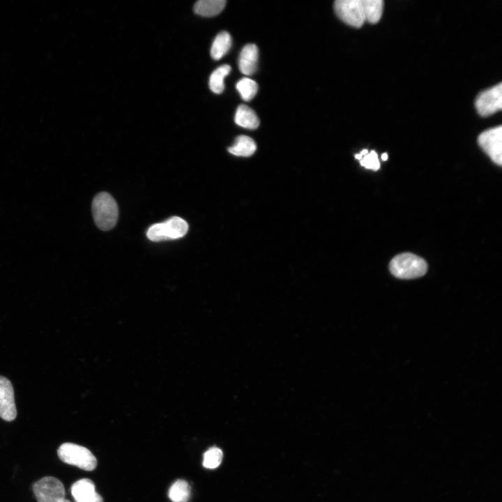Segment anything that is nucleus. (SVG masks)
Returning a JSON list of instances; mask_svg holds the SVG:
<instances>
[{
	"label": "nucleus",
	"instance_id": "nucleus-1",
	"mask_svg": "<svg viewBox=\"0 0 502 502\" xmlns=\"http://www.w3.org/2000/svg\"><path fill=\"white\" fill-rule=\"evenodd\" d=\"M92 214L96 226L102 231L112 229L119 217V209L115 199L109 193L97 194L92 202Z\"/></svg>",
	"mask_w": 502,
	"mask_h": 502
},
{
	"label": "nucleus",
	"instance_id": "nucleus-2",
	"mask_svg": "<svg viewBox=\"0 0 502 502\" xmlns=\"http://www.w3.org/2000/svg\"><path fill=\"white\" fill-rule=\"evenodd\" d=\"M427 262L420 257L404 252L395 256L389 264L390 273L400 279H413L423 276L427 271Z\"/></svg>",
	"mask_w": 502,
	"mask_h": 502
},
{
	"label": "nucleus",
	"instance_id": "nucleus-3",
	"mask_svg": "<svg viewBox=\"0 0 502 502\" xmlns=\"http://www.w3.org/2000/svg\"><path fill=\"white\" fill-rule=\"evenodd\" d=\"M59 459L70 465L85 471H93L97 466V460L86 448L73 443H64L57 450Z\"/></svg>",
	"mask_w": 502,
	"mask_h": 502
},
{
	"label": "nucleus",
	"instance_id": "nucleus-4",
	"mask_svg": "<svg viewBox=\"0 0 502 502\" xmlns=\"http://www.w3.org/2000/svg\"><path fill=\"white\" fill-rule=\"evenodd\" d=\"M188 230V223L181 218L174 216L163 222L151 225L146 236L149 240L159 242L182 238Z\"/></svg>",
	"mask_w": 502,
	"mask_h": 502
},
{
	"label": "nucleus",
	"instance_id": "nucleus-5",
	"mask_svg": "<svg viewBox=\"0 0 502 502\" xmlns=\"http://www.w3.org/2000/svg\"><path fill=\"white\" fill-rule=\"evenodd\" d=\"M334 10L337 17L349 26L359 28L366 22L362 0H337Z\"/></svg>",
	"mask_w": 502,
	"mask_h": 502
},
{
	"label": "nucleus",
	"instance_id": "nucleus-6",
	"mask_svg": "<svg viewBox=\"0 0 502 502\" xmlns=\"http://www.w3.org/2000/svg\"><path fill=\"white\" fill-rule=\"evenodd\" d=\"M33 491L38 502H62L65 499V489L56 478L44 477L33 485Z\"/></svg>",
	"mask_w": 502,
	"mask_h": 502
},
{
	"label": "nucleus",
	"instance_id": "nucleus-7",
	"mask_svg": "<svg viewBox=\"0 0 502 502\" xmlns=\"http://www.w3.org/2000/svg\"><path fill=\"white\" fill-rule=\"evenodd\" d=\"M478 143L485 153L496 165L502 164V126L492 128L481 132Z\"/></svg>",
	"mask_w": 502,
	"mask_h": 502
},
{
	"label": "nucleus",
	"instance_id": "nucleus-8",
	"mask_svg": "<svg viewBox=\"0 0 502 502\" xmlns=\"http://www.w3.org/2000/svg\"><path fill=\"white\" fill-rule=\"evenodd\" d=\"M475 107L482 116H488L502 108V83L480 92L475 100Z\"/></svg>",
	"mask_w": 502,
	"mask_h": 502
},
{
	"label": "nucleus",
	"instance_id": "nucleus-9",
	"mask_svg": "<svg viewBox=\"0 0 502 502\" xmlns=\"http://www.w3.org/2000/svg\"><path fill=\"white\" fill-rule=\"evenodd\" d=\"M17 416L14 391L11 382L0 376V418L13 421Z\"/></svg>",
	"mask_w": 502,
	"mask_h": 502
},
{
	"label": "nucleus",
	"instance_id": "nucleus-10",
	"mask_svg": "<svg viewBox=\"0 0 502 502\" xmlns=\"http://www.w3.org/2000/svg\"><path fill=\"white\" fill-rule=\"evenodd\" d=\"M71 494L75 502H103L102 498L96 491L93 482L82 478L71 486Z\"/></svg>",
	"mask_w": 502,
	"mask_h": 502
},
{
	"label": "nucleus",
	"instance_id": "nucleus-11",
	"mask_svg": "<svg viewBox=\"0 0 502 502\" xmlns=\"http://www.w3.org/2000/svg\"><path fill=\"white\" fill-rule=\"evenodd\" d=\"M258 48L254 44H248L242 49L238 57V67L246 75H252L257 69Z\"/></svg>",
	"mask_w": 502,
	"mask_h": 502
},
{
	"label": "nucleus",
	"instance_id": "nucleus-12",
	"mask_svg": "<svg viewBox=\"0 0 502 502\" xmlns=\"http://www.w3.org/2000/svg\"><path fill=\"white\" fill-rule=\"evenodd\" d=\"M234 120L239 126L251 130L257 128L259 125V120L254 110L245 105L238 107Z\"/></svg>",
	"mask_w": 502,
	"mask_h": 502
},
{
	"label": "nucleus",
	"instance_id": "nucleus-13",
	"mask_svg": "<svg viewBox=\"0 0 502 502\" xmlns=\"http://www.w3.org/2000/svg\"><path fill=\"white\" fill-rule=\"evenodd\" d=\"M225 4V0H199L195 3L194 11L201 16L213 17L219 14Z\"/></svg>",
	"mask_w": 502,
	"mask_h": 502
},
{
	"label": "nucleus",
	"instance_id": "nucleus-14",
	"mask_svg": "<svg viewBox=\"0 0 502 502\" xmlns=\"http://www.w3.org/2000/svg\"><path fill=\"white\" fill-rule=\"evenodd\" d=\"M257 145L250 137L240 135L236 138L234 144L228 149V151L236 156L248 157L256 151Z\"/></svg>",
	"mask_w": 502,
	"mask_h": 502
},
{
	"label": "nucleus",
	"instance_id": "nucleus-15",
	"mask_svg": "<svg viewBox=\"0 0 502 502\" xmlns=\"http://www.w3.org/2000/svg\"><path fill=\"white\" fill-rule=\"evenodd\" d=\"M231 46V38L227 31L219 33L215 38L211 49V55L215 60H219L223 57L229 50Z\"/></svg>",
	"mask_w": 502,
	"mask_h": 502
},
{
	"label": "nucleus",
	"instance_id": "nucleus-16",
	"mask_svg": "<svg viewBox=\"0 0 502 502\" xmlns=\"http://www.w3.org/2000/svg\"><path fill=\"white\" fill-rule=\"evenodd\" d=\"M365 16V21L375 24L382 15L383 9V0H362Z\"/></svg>",
	"mask_w": 502,
	"mask_h": 502
},
{
	"label": "nucleus",
	"instance_id": "nucleus-17",
	"mask_svg": "<svg viewBox=\"0 0 502 502\" xmlns=\"http://www.w3.org/2000/svg\"><path fill=\"white\" fill-rule=\"evenodd\" d=\"M231 66L229 65H222L216 68L211 75L209 78L210 89L215 93H221L224 89V79L229 74Z\"/></svg>",
	"mask_w": 502,
	"mask_h": 502
},
{
	"label": "nucleus",
	"instance_id": "nucleus-18",
	"mask_svg": "<svg viewBox=\"0 0 502 502\" xmlns=\"http://www.w3.org/2000/svg\"><path fill=\"white\" fill-rule=\"evenodd\" d=\"M168 495L172 502H187L190 496V487L185 480H178L169 488Z\"/></svg>",
	"mask_w": 502,
	"mask_h": 502
},
{
	"label": "nucleus",
	"instance_id": "nucleus-19",
	"mask_svg": "<svg viewBox=\"0 0 502 502\" xmlns=\"http://www.w3.org/2000/svg\"><path fill=\"white\" fill-rule=\"evenodd\" d=\"M236 89L241 94L243 100L245 101L251 100L256 95L258 86L254 80L244 77L236 83Z\"/></svg>",
	"mask_w": 502,
	"mask_h": 502
},
{
	"label": "nucleus",
	"instance_id": "nucleus-20",
	"mask_svg": "<svg viewBox=\"0 0 502 502\" xmlns=\"http://www.w3.org/2000/svg\"><path fill=\"white\" fill-rule=\"evenodd\" d=\"M222 457L223 454L220 448H211L204 455L203 466L207 469L217 468L220 464Z\"/></svg>",
	"mask_w": 502,
	"mask_h": 502
},
{
	"label": "nucleus",
	"instance_id": "nucleus-21",
	"mask_svg": "<svg viewBox=\"0 0 502 502\" xmlns=\"http://www.w3.org/2000/svg\"><path fill=\"white\" fill-rule=\"evenodd\" d=\"M360 164L361 166L368 169H372L377 171L380 168V162L378 158V155L374 151H371L366 155L363 156L360 160Z\"/></svg>",
	"mask_w": 502,
	"mask_h": 502
},
{
	"label": "nucleus",
	"instance_id": "nucleus-22",
	"mask_svg": "<svg viewBox=\"0 0 502 502\" xmlns=\"http://www.w3.org/2000/svg\"><path fill=\"white\" fill-rule=\"evenodd\" d=\"M367 153H368V151L367 149H363L360 151V153L356 154L355 158L360 160L363 158V156L366 155Z\"/></svg>",
	"mask_w": 502,
	"mask_h": 502
},
{
	"label": "nucleus",
	"instance_id": "nucleus-23",
	"mask_svg": "<svg viewBox=\"0 0 502 502\" xmlns=\"http://www.w3.org/2000/svg\"><path fill=\"white\" fill-rule=\"evenodd\" d=\"M381 159H382V160H383V161L387 160V159H388V154H387V153H383L381 155Z\"/></svg>",
	"mask_w": 502,
	"mask_h": 502
},
{
	"label": "nucleus",
	"instance_id": "nucleus-24",
	"mask_svg": "<svg viewBox=\"0 0 502 502\" xmlns=\"http://www.w3.org/2000/svg\"><path fill=\"white\" fill-rule=\"evenodd\" d=\"M62 502H70L69 500L64 499Z\"/></svg>",
	"mask_w": 502,
	"mask_h": 502
}]
</instances>
